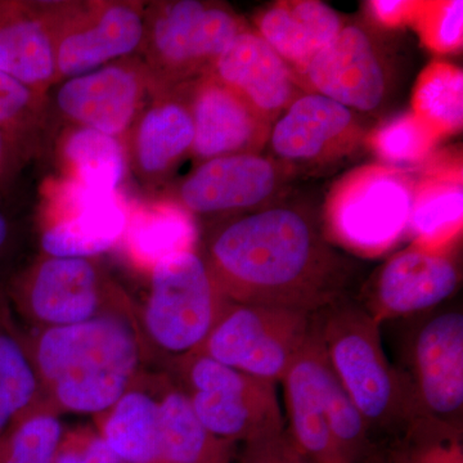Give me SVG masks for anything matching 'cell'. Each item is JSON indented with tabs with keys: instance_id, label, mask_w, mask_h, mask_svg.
Listing matches in <instances>:
<instances>
[{
	"instance_id": "6da1fadb",
	"label": "cell",
	"mask_w": 463,
	"mask_h": 463,
	"mask_svg": "<svg viewBox=\"0 0 463 463\" xmlns=\"http://www.w3.org/2000/svg\"><path fill=\"white\" fill-rule=\"evenodd\" d=\"M201 255L232 303L309 315L343 300L352 268L315 212L286 201L232 216L210 231Z\"/></svg>"
},
{
	"instance_id": "7a4b0ae2",
	"label": "cell",
	"mask_w": 463,
	"mask_h": 463,
	"mask_svg": "<svg viewBox=\"0 0 463 463\" xmlns=\"http://www.w3.org/2000/svg\"><path fill=\"white\" fill-rule=\"evenodd\" d=\"M45 407L99 416L141 376L145 339L129 304L25 334Z\"/></svg>"
},
{
	"instance_id": "3957f363",
	"label": "cell",
	"mask_w": 463,
	"mask_h": 463,
	"mask_svg": "<svg viewBox=\"0 0 463 463\" xmlns=\"http://www.w3.org/2000/svg\"><path fill=\"white\" fill-rule=\"evenodd\" d=\"M335 376L374 430L399 434L414 419L398 368L381 341L380 323L343 300L313 315Z\"/></svg>"
},
{
	"instance_id": "277c9868",
	"label": "cell",
	"mask_w": 463,
	"mask_h": 463,
	"mask_svg": "<svg viewBox=\"0 0 463 463\" xmlns=\"http://www.w3.org/2000/svg\"><path fill=\"white\" fill-rule=\"evenodd\" d=\"M231 304L203 255L196 250L174 255L149 270L143 339L166 356L170 364L196 353Z\"/></svg>"
},
{
	"instance_id": "5b68a950",
	"label": "cell",
	"mask_w": 463,
	"mask_h": 463,
	"mask_svg": "<svg viewBox=\"0 0 463 463\" xmlns=\"http://www.w3.org/2000/svg\"><path fill=\"white\" fill-rule=\"evenodd\" d=\"M243 29L228 5L203 0L157 2L146 7L139 53L158 90L182 87L210 74Z\"/></svg>"
},
{
	"instance_id": "8992f818",
	"label": "cell",
	"mask_w": 463,
	"mask_h": 463,
	"mask_svg": "<svg viewBox=\"0 0 463 463\" xmlns=\"http://www.w3.org/2000/svg\"><path fill=\"white\" fill-rule=\"evenodd\" d=\"M169 367L200 421L221 440L245 444L285 430L276 383L201 353L182 356Z\"/></svg>"
},
{
	"instance_id": "52a82bcc",
	"label": "cell",
	"mask_w": 463,
	"mask_h": 463,
	"mask_svg": "<svg viewBox=\"0 0 463 463\" xmlns=\"http://www.w3.org/2000/svg\"><path fill=\"white\" fill-rule=\"evenodd\" d=\"M313 315L232 303L196 353L257 379L281 383L304 346Z\"/></svg>"
},
{
	"instance_id": "ba28073f",
	"label": "cell",
	"mask_w": 463,
	"mask_h": 463,
	"mask_svg": "<svg viewBox=\"0 0 463 463\" xmlns=\"http://www.w3.org/2000/svg\"><path fill=\"white\" fill-rule=\"evenodd\" d=\"M5 294L36 328L76 325L128 304L93 259L45 255L12 279Z\"/></svg>"
},
{
	"instance_id": "9c48e42d",
	"label": "cell",
	"mask_w": 463,
	"mask_h": 463,
	"mask_svg": "<svg viewBox=\"0 0 463 463\" xmlns=\"http://www.w3.org/2000/svg\"><path fill=\"white\" fill-rule=\"evenodd\" d=\"M383 38L373 27L345 24L334 41L300 72L298 84L354 112L379 111L395 83L397 67Z\"/></svg>"
},
{
	"instance_id": "30bf717a",
	"label": "cell",
	"mask_w": 463,
	"mask_h": 463,
	"mask_svg": "<svg viewBox=\"0 0 463 463\" xmlns=\"http://www.w3.org/2000/svg\"><path fill=\"white\" fill-rule=\"evenodd\" d=\"M57 83L138 56L146 5L137 2H53Z\"/></svg>"
},
{
	"instance_id": "8fae6325",
	"label": "cell",
	"mask_w": 463,
	"mask_h": 463,
	"mask_svg": "<svg viewBox=\"0 0 463 463\" xmlns=\"http://www.w3.org/2000/svg\"><path fill=\"white\" fill-rule=\"evenodd\" d=\"M398 368L414 417H431L462 429L463 315L447 310L413 331Z\"/></svg>"
},
{
	"instance_id": "7c38bea8",
	"label": "cell",
	"mask_w": 463,
	"mask_h": 463,
	"mask_svg": "<svg viewBox=\"0 0 463 463\" xmlns=\"http://www.w3.org/2000/svg\"><path fill=\"white\" fill-rule=\"evenodd\" d=\"M157 90L145 61L133 56L61 81L54 105L70 125L125 141Z\"/></svg>"
},
{
	"instance_id": "4fadbf2b",
	"label": "cell",
	"mask_w": 463,
	"mask_h": 463,
	"mask_svg": "<svg viewBox=\"0 0 463 463\" xmlns=\"http://www.w3.org/2000/svg\"><path fill=\"white\" fill-rule=\"evenodd\" d=\"M53 191L41 236L47 257L94 259L121 243L129 207L118 194L88 190L66 179Z\"/></svg>"
},
{
	"instance_id": "5bb4252c",
	"label": "cell",
	"mask_w": 463,
	"mask_h": 463,
	"mask_svg": "<svg viewBox=\"0 0 463 463\" xmlns=\"http://www.w3.org/2000/svg\"><path fill=\"white\" fill-rule=\"evenodd\" d=\"M459 283L461 272L450 252L419 243L380 268L362 307L379 323L416 316L444 303Z\"/></svg>"
},
{
	"instance_id": "9a60e30c",
	"label": "cell",
	"mask_w": 463,
	"mask_h": 463,
	"mask_svg": "<svg viewBox=\"0 0 463 463\" xmlns=\"http://www.w3.org/2000/svg\"><path fill=\"white\" fill-rule=\"evenodd\" d=\"M282 184V164L273 157L230 155L200 163L174 201L192 215L242 214L272 203Z\"/></svg>"
},
{
	"instance_id": "2e32d148",
	"label": "cell",
	"mask_w": 463,
	"mask_h": 463,
	"mask_svg": "<svg viewBox=\"0 0 463 463\" xmlns=\"http://www.w3.org/2000/svg\"><path fill=\"white\" fill-rule=\"evenodd\" d=\"M412 191L395 174L370 172L337 194L331 219L337 236L364 250L386 248L408 228Z\"/></svg>"
},
{
	"instance_id": "e0dca14e",
	"label": "cell",
	"mask_w": 463,
	"mask_h": 463,
	"mask_svg": "<svg viewBox=\"0 0 463 463\" xmlns=\"http://www.w3.org/2000/svg\"><path fill=\"white\" fill-rule=\"evenodd\" d=\"M331 365L315 319L304 346L281 383L288 408V438L312 463H344L327 423Z\"/></svg>"
},
{
	"instance_id": "ac0fdd59",
	"label": "cell",
	"mask_w": 463,
	"mask_h": 463,
	"mask_svg": "<svg viewBox=\"0 0 463 463\" xmlns=\"http://www.w3.org/2000/svg\"><path fill=\"white\" fill-rule=\"evenodd\" d=\"M194 121L191 155L200 163L239 154H260L272 124L210 74L190 84Z\"/></svg>"
},
{
	"instance_id": "d6986e66",
	"label": "cell",
	"mask_w": 463,
	"mask_h": 463,
	"mask_svg": "<svg viewBox=\"0 0 463 463\" xmlns=\"http://www.w3.org/2000/svg\"><path fill=\"white\" fill-rule=\"evenodd\" d=\"M210 75L272 125L301 94L292 67L248 27L216 60Z\"/></svg>"
},
{
	"instance_id": "ffe728a7",
	"label": "cell",
	"mask_w": 463,
	"mask_h": 463,
	"mask_svg": "<svg viewBox=\"0 0 463 463\" xmlns=\"http://www.w3.org/2000/svg\"><path fill=\"white\" fill-rule=\"evenodd\" d=\"M190 84L157 90L130 130V167L146 183L165 178L191 155Z\"/></svg>"
},
{
	"instance_id": "44dd1931",
	"label": "cell",
	"mask_w": 463,
	"mask_h": 463,
	"mask_svg": "<svg viewBox=\"0 0 463 463\" xmlns=\"http://www.w3.org/2000/svg\"><path fill=\"white\" fill-rule=\"evenodd\" d=\"M0 71L44 96L57 84L53 2L0 0Z\"/></svg>"
},
{
	"instance_id": "7402d4cb",
	"label": "cell",
	"mask_w": 463,
	"mask_h": 463,
	"mask_svg": "<svg viewBox=\"0 0 463 463\" xmlns=\"http://www.w3.org/2000/svg\"><path fill=\"white\" fill-rule=\"evenodd\" d=\"M355 112L336 100L315 93H301L270 129L274 160L285 165L313 164L335 154L356 129Z\"/></svg>"
},
{
	"instance_id": "603a6c76",
	"label": "cell",
	"mask_w": 463,
	"mask_h": 463,
	"mask_svg": "<svg viewBox=\"0 0 463 463\" xmlns=\"http://www.w3.org/2000/svg\"><path fill=\"white\" fill-rule=\"evenodd\" d=\"M344 25L340 14L318 0L281 2L264 9L257 32L298 74L327 47Z\"/></svg>"
},
{
	"instance_id": "cb8c5ba5",
	"label": "cell",
	"mask_w": 463,
	"mask_h": 463,
	"mask_svg": "<svg viewBox=\"0 0 463 463\" xmlns=\"http://www.w3.org/2000/svg\"><path fill=\"white\" fill-rule=\"evenodd\" d=\"M97 431L121 463H160V407L156 379L139 376L106 412L97 416Z\"/></svg>"
},
{
	"instance_id": "d4e9b609",
	"label": "cell",
	"mask_w": 463,
	"mask_h": 463,
	"mask_svg": "<svg viewBox=\"0 0 463 463\" xmlns=\"http://www.w3.org/2000/svg\"><path fill=\"white\" fill-rule=\"evenodd\" d=\"M160 407V463H230L234 444L214 437L187 394L170 376L156 379Z\"/></svg>"
},
{
	"instance_id": "484cf974",
	"label": "cell",
	"mask_w": 463,
	"mask_h": 463,
	"mask_svg": "<svg viewBox=\"0 0 463 463\" xmlns=\"http://www.w3.org/2000/svg\"><path fill=\"white\" fill-rule=\"evenodd\" d=\"M194 215L175 201H157L129 209L124 248L137 267L151 270L160 261L196 250Z\"/></svg>"
},
{
	"instance_id": "4316f807",
	"label": "cell",
	"mask_w": 463,
	"mask_h": 463,
	"mask_svg": "<svg viewBox=\"0 0 463 463\" xmlns=\"http://www.w3.org/2000/svg\"><path fill=\"white\" fill-rule=\"evenodd\" d=\"M66 181L106 194H118L130 170L124 139L99 130L70 125L58 142Z\"/></svg>"
},
{
	"instance_id": "83f0119b",
	"label": "cell",
	"mask_w": 463,
	"mask_h": 463,
	"mask_svg": "<svg viewBox=\"0 0 463 463\" xmlns=\"http://www.w3.org/2000/svg\"><path fill=\"white\" fill-rule=\"evenodd\" d=\"M39 407L45 404L25 334L14 323L5 288H0V435Z\"/></svg>"
},
{
	"instance_id": "f1b7e54d",
	"label": "cell",
	"mask_w": 463,
	"mask_h": 463,
	"mask_svg": "<svg viewBox=\"0 0 463 463\" xmlns=\"http://www.w3.org/2000/svg\"><path fill=\"white\" fill-rule=\"evenodd\" d=\"M63 434L58 413L35 408L0 435V463H54Z\"/></svg>"
},
{
	"instance_id": "f546056e",
	"label": "cell",
	"mask_w": 463,
	"mask_h": 463,
	"mask_svg": "<svg viewBox=\"0 0 463 463\" xmlns=\"http://www.w3.org/2000/svg\"><path fill=\"white\" fill-rule=\"evenodd\" d=\"M392 463H463L462 429L431 417H414L399 432Z\"/></svg>"
},
{
	"instance_id": "4dcf8cb0",
	"label": "cell",
	"mask_w": 463,
	"mask_h": 463,
	"mask_svg": "<svg viewBox=\"0 0 463 463\" xmlns=\"http://www.w3.org/2000/svg\"><path fill=\"white\" fill-rule=\"evenodd\" d=\"M462 72L450 66H432L420 79L414 114L435 132L458 129L462 124Z\"/></svg>"
},
{
	"instance_id": "1f68e13d",
	"label": "cell",
	"mask_w": 463,
	"mask_h": 463,
	"mask_svg": "<svg viewBox=\"0 0 463 463\" xmlns=\"http://www.w3.org/2000/svg\"><path fill=\"white\" fill-rule=\"evenodd\" d=\"M327 423L344 463H359L368 455L370 426L332 368L327 381Z\"/></svg>"
},
{
	"instance_id": "d6a6232c",
	"label": "cell",
	"mask_w": 463,
	"mask_h": 463,
	"mask_svg": "<svg viewBox=\"0 0 463 463\" xmlns=\"http://www.w3.org/2000/svg\"><path fill=\"white\" fill-rule=\"evenodd\" d=\"M463 191L461 184L447 183L422 191L413 200L408 228L422 245L447 237L462 221Z\"/></svg>"
},
{
	"instance_id": "836d02e7",
	"label": "cell",
	"mask_w": 463,
	"mask_h": 463,
	"mask_svg": "<svg viewBox=\"0 0 463 463\" xmlns=\"http://www.w3.org/2000/svg\"><path fill=\"white\" fill-rule=\"evenodd\" d=\"M47 109V96L0 71V129L33 146Z\"/></svg>"
},
{
	"instance_id": "e575fe53",
	"label": "cell",
	"mask_w": 463,
	"mask_h": 463,
	"mask_svg": "<svg viewBox=\"0 0 463 463\" xmlns=\"http://www.w3.org/2000/svg\"><path fill=\"white\" fill-rule=\"evenodd\" d=\"M435 130L416 114H404L380 128L374 148L389 163H412L428 152Z\"/></svg>"
},
{
	"instance_id": "d590c367",
	"label": "cell",
	"mask_w": 463,
	"mask_h": 463,
	"mask_svg": "<svg viewBox=\"0 0 463 463\" xmlns=\"http://www.w3.org/2000/svg\"><path fill=\"white\" fill-rule=\"evenodd\" d=\"M54 463H121L97 430L65 431Z\"/></svg>"
},
{
	"instance_id": "8d00e7d4",
	"label": "cell",
	"mask_w": 463,
	"mask_h": 463,
	"mask_svg": "<svg viewBox=\"0 0 463 463\" xmlns=\"http://www.w3.org/2000/svg\"><path fill=\"white\" fill-rule=\"evenodd\" d=\"M240 463H312L298 452L288 431L243 444Z\"/></svg>"
},
{
	"instance_id": "74e56055",
	"label": "cell",
	"mask_w": 463,
	"mask_h": 463,
	"mask_svg": "<svg viewBox=\"0 0 463 463\" xmlns=\"http://www.w3.org/2000/svg\"><path fill=\"white\" fill-rule=\"evenodd\" d=\"M429 42L439 51H450L461 45L463 2L452 0L440 5L432 14L428 27Z\"/></svg>"
},
{
	"instance_id": "f35d334b",
	"label": "cell",
	"mask_w": 463,
	"mask_h": 463,
	"mask_svg": "<svg viewBox=\"0 0 463 463\" xmlns=\"http://www.w3.org/2000/svg\"><path fill=\"white\" fill-rule=\"evenodd\" d=\"M33 148L30 143L0 129V190L14 179Z\"/></svg>"
},
{
	"instance_id": "ab89813d",
	"label": "cell",
	"mask_w": 463,
	"mask_h": 463,
	"mask_svg": "<svg viewBox=\"0 0 463 463\" xmlns=\"http://www.w3.org/2000/svg\"><path fill=\"white\" fill-rule=\"evenodd\" d=\"M370 8L376 20L385 24V25H392V24H397L399 18L404 17L411 5L407 2L377 0V2L371 3Z\"/></svg>"
},
{
	"instance_id": "60d3db41",
	"label": "cell",
	"mask_w": 463,
	"mask_h": 463,
	"mask_svg": "<svg viewBox=\"0 0 463 463\" xmlns=\"http://www.w3.org/2000/svg\"><path fill=\"white\" fill-rule=\"evenodd\" d=\"M14 236V223H12L7 213L0 207V265L5 263V258L11 252ZM0 288H5V286L0 283Z\"/></svg>"
}]
</instances>
